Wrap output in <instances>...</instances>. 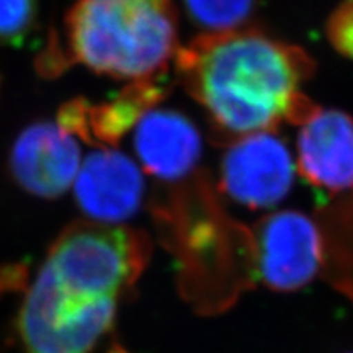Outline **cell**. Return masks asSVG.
Listing matches in <instances>:
<instances>
[{"label": "cell", "instance_id": "cell-15", "mask_svg": "<svg viewBox=\"0 0 353 353\" xmlns=\"http://www.w3.org/2000/svg\"><path fill=\"white\" fill-rule=\"evenodd\" d=\"M108 353H128V352H125V350H123V348H121V347H113V348H112V350H110Z\"/></svg>", "mask_w": 353, "mask_h": 353}, {"label": "cell", "instance_id": "cell-2", "mask_svg": "<svg viewBox=\"0 0 353 353\" xmlns=\"http://www.w3.org/2000/svg\"><path fill=\"white\" fill-rule=\"evenodd\" d=\"M175 0H76L65 15L69 54L117 81H156L179 50Z\"/></svg>", "mask_w": 353, "mask_h": 353}, {"label": "cell", "instance_id": "cell-16", "mask_svg": "<svg viewBox=\"0 0 353 353\" xmlns=\"http://www.w3.org/2000/svg\"><path fill=\"white\" fill-rule=\"evenodd\" d=\"M352 206H353V205H352ZM352 210H353V208H352Z\"/></svg>", "mask_w": 353, "mask_h": 353}, {"label": "cell", "instance_id": "cell-13", "mask_svg": "<svg viewBox=\"0 0 353 353\" xmlns=\"http://www.w3.org/2000/svg\"><path fill=\"white\" fill-rule=\"evenodd\" d=\"M38 0H0V46H21L38 25Z\"/></svg>", "mask_w": 353, "mask_h": 353}, {"label": "cell", "instance_id": "cell-14", "mask_svg": "<svg viewBox=\"0 0 353 353\" xmlns=\"http://www.w3.org/2000/svg\"><path fill=\"white\" fill-rule=\"evenodd\" d=\"M325 34L339 54L353 59V0H343L334 8L325 23Z\"/></svg>", "mask_w": 353, "mask_h": 353}, {"label": "cell", "instance_id": "cell-4", "mask_svg": "<svg viewBox=\"0 0 353 353\" xmlns=\"http://www.w3.org/2000/svg\"><path fill=\"white\" fill-rule=\"evenodd\" d=\"M117 299L70 288L44 263L20 312L26 353H90L113 324Z\"/></svg>", "mask_w": 353, "mask_h": 353}, {"label": "cell", "instance_id": "cell-3", "mask_svg": "<svg viewBox=\"0 0 353 353\" xmlns=\"http://www.w3.org/2000/svg\"><path fill=\"white\" fill-rule=\"evenodd\" d=\"M151 242L138 229L76 223L52 244L46 263L70 288L95 298H118L144 272Z\"/></svg>", "mask_w": 353, "mask_h": 353}, {"label": "cell", "instance_id": "cell-9", "mask_svg": "<svg viewBox=\"0 0 353 353\" xmlns=\"http://www.w3.org/2000/svg\"><path fill=\"white\" fill-rule=\"evenodd\" d=\"M298 169L309 183L353 193V118L342 110H319L301 126Z\"/></svg>", "mask_w": 353, "mask_h": 353}, {"label": "cell", "instance_id": "cell-10", "mask_svg": "<svg viewBox=\"0 0 353 353\" xmlns=\"http://www.w3.org/2000/svg\"><path fill=\"white\" fill-rule=\"evenodd\" d=\"M134 151L148 174L176 182L196 169L201 136L185 114L151 108L134 126Z\"/></svg>", "mask_w": 353, "mask_h": 353}, {"label": "cell", "instance_id": "cell-8", "mask_svg": "<svg viewBox=\"0 0 353 353\" xmlns=\"http://www.w3.org/2000/svg\"><path fill=\"white\" fill-rule=\"evenodd\" d=\"M74 195L79 208L95 223H123L138 213L144 179L138 164L126 154L97 149L81 164Z\"/></svg>", "mask_w": 353, "mask_h": 353}, {"label": "cell", "instance_id": "cell-12", "mask_svg": "<svg viewBox=\"0 0 353 353\" xmlns=\"http://www.w3.org/2000/svg\"><path fill=\"white\" fill-rule=\"evenodd\" d=\"M188 19L203 33L244 28L254 15L257 0H183Z\"/></svg>", "mask_w": 353, "mask_h": 353}, {"label": "cell", "instance_id": "cell-6", "mask_svg": "<svg viewBox=\"0 0 353 353\" xmlns=\"http://www.w3.org/2000/svg\"><path fill=\"white\" fill-rule=\"evenodd\" d=\"M293 157L273 131L232 139L221 161V188L249 208H270L288 195Z\"/></svg>", "mask_w": 353, "mask_h": 353}, {"label": "cell", "instance_id": "cell-5", "mask_svg": "<svg viewBox=\"0 0 353 353\" xmlns=\"http://www.w3.org/2000/svg\"><path fill=\"white\" fill-rule=\"evenodd\" d=\"M259 275L268 288L294 291L306 286L322 263V236L299 211H276L259 221L252 232Z\"/></svg>", "mask_w": 353, "mask_h": 353}, {"label": "cell", "instance_id": "cell-11", "mask_svg": "<svg viewBox=\"0 0 353 353\" xmlns=\"http://www.w3.org/2000/svg\"><path fill=\"white\" fill-rule=\"evenodd\" d=\"M165 95L167 88L159 83V79L132 82L112 103L92 107L83 100L70 101L61 110L59 125L87 141L117 145L141 117Z\"/></svg>", "mask_w": 353, "mask_h": 353}, {"label": "cell", "instance_id": "cell-7", "mask_svg": "<svg viewBox=\"0 0 353 353\" xmlns=\"http://www.w3.org/2000/svg\"><path fill=\"white\" fill-rule=\"evenodd\" d=\"M81 169V145L54 123H33L20 132L10 152L13 180L30 195L57 198L74 185Z\"/></svg>", "mask_w": 353, "mask_h": 353}, {"label": "cell", "instance_id": "cell-1", "mask_svg": "<svg viewBox=\"0 0 353 353\" xmlns=\"http://www.w3.org/2000/svg\"><path fill=\"white\" fill-rule=\"evenodd\" d=\"M174 64L187 94L231 141L281 123L303 126L321 110L303 94L316 61L257 28L198 34L176 50Z\"/></svg>", "mask_w": 353, "mask_h": 353}]
</instances>
